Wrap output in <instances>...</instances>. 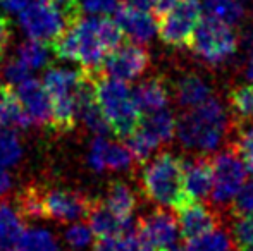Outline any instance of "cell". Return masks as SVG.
<instances>
[{"instance_id":"1","label":"cell","mask_w":253,"mask_h":251,"mask_svg":"<svg viewBox=\"0 0 253 251\" xmlns=\"http://www.w3.org/2000/svg\"><path fill=\"white\" fill-rule=\"evenodd\" d=\"M123 30L107 17H78L52 45L60 59L81 64L84 69H100L105 57L121 45Z\"/></svg>"},{"instance_id":"2","label":"cell","mask_w":253,"mask_h":251,"mask_svg":"<svg viewBox=\"0 0 253 251\" xmlns=\"http://www.w3.org/2000/svg\"><path fill=\"white\" fill-rule=\"evenodd\" d=\"M229 129V114L224 105L212 97L205 104L181 114L177 119L176 134L186 150L210 153L220 146Z\"/></svg>"},{"instance_id":"3","label":"cell","mask_w":253,"mask_h":251,"mask_svg":"<svg viewBox=\"0 0 253 251\" xmlns=\"http://www.w3.org/2000/svg\"><path fill=\"white\" fill-rule=\"evenodd\" d=\"M91 200L83 193L62 188L30 186L21 193V214L35 218H50L59 222H73L86 217Z\"/></svg>"},{"instance_id":"4","label":"cell","mask_w":253,"mask_h":251,"mask_svg":"<svg viewBox=\"0 0 253 251\" xmlns=\"http://www.w3.org/2000/svg\"><path fill=\"white\" fill-rule=\"evenodd\" d=\"M143 191L153 203L176 210L183 201L190 200L184 191L183 160L164 151L152 158L141 174Z\"/></svg>"},{"instance_id":"5","label":"cell","mask_w":253,"mask_h":251,"mask_svg":"<svg viewBox=\"0 0 253 251\" xmlns=\"http://www.w3.org/2000/svg\"><path fill=\"white\" fill-rule=\"evenodd\" d=\"M95 95L110 131L117 138L129 136L138 127L143 115L134 104L133 91H129L127 83L114 77H103L98 71L95 77Z\"/></svg>"},{"instance_id":"6","label":"cell","mask_w":253,"mask_h":251,"mask_svg":"<svg viewBox=\"0 0 253 251\" xmlns=\"http://www.w3.org/2000/svg\"><path fill=\"white\" fill-rule=\"evenodd\" d=\"M193 55L209 66H222L238 52V35L233 26L212 16L202 17L186 45Z\"/></svg>"},{"instance_id":"7","label":"cell","mask_w":253,"mask_h":251,"mask_svg":"<svg viewBox=\"0 0 253 251\" xmlns=\"http://www.w3.org/2000/svg\"><path fill=\"white\" fill-rule=\"evenodd\" d=\"M19 24L30 40L55 43L67 28V19L55 0H31L19 12Z\"/></svg>"},{"instance_id":"8","label":"cell","mask_w":253,"mask_h":251,"mask_svg":"<svg viewBox=\"0 0 253 251\" xmlns=\"http://www.w3.org/2000/svg\"><path fill=\"white\" fill-rule=\"evenodd\" d=\"M213 182H212V203L213 207H227L241 186L247 182V167L243 164L236 144H229L226 150L212 158Z\"/></svg>"},{"instance_id":"9","label":"cell","mask_w":253,"mask_h":251,"mask_svg":"<svg viewBox=\"0 0 253 251\" xmlns=\"http://www.w3.org/2000/svg\"><path fill=\"white\" fill-rule=\"evenodd\" d=\"M160 40L169 47H186L202 19L200 0H177L159 17Z\"/></svg>"},{"instance_id":"10","label":"cell","mask_w":253,"mask_h":251,"mask_svg":"<svg viewBox=\"0 0 253 251\" xmlns=\"http://www.w3.org/2000/svg\"><path fill=\"white\" fill-rule=\"evenodd\" d=\"M148 64L150 55L145 47L138 43H121L107 55L102 67L109 77L129 83L147 71Z\"/></svg>"},{"instance_id":"11","label":"cell","mask_w":253,"mask_h":251,"mask_svg":"<svg viewBox=\"0 0 253 251\" xmlns=\"http://www.w3.org/2000/svg\"><path fill=\"white\" fill-rule=\"evenodd\" d=\"M136 232L143 245L152 250H164L174 245L179 234V224L172 214L157 208L136 222Z\"/></svg>"},{"instance_id":"12","label":"cell","mask_w":253,"mask_h":251,"mask_svg":"<svg viewBox=\"0 0 253 251\" xmlns=\"http://www.w3.org/2000/svg\"><path fill=\"white\" fill-rule=\"evenodd\" d=\"M179 232L184 239H193L219 227V215L200 200H186L176 208Z\"/></svg>"},{"instance_id":"13","label":"cell","mask_w":253,"mask_h":251,"mask_svg":"<svg viewBox=\"0 0 253 251\" xmlns=\"http://www.w3.org/2000/svg\"><path fill=\"white\" fill-rule=\"evenodd\" d=\"M133 153L129 146L121 143L105 140L103 136H97L91 141L88 151V164L93 171H127L133 165Z\"/></svg>"},{"instance_id":"14","label":"cell","mask_w":253,"mask_h":251,"mask_svg":"<svg viewBox=\"0 0 253 251\" xmlns=\"http://www.w3.org/2000/svg\"><path fill=\"white\" fill-rule=\"evenodd\" d=\"M16 91L33 124L52 126V98L42 81L28 77L17 84Z\"/></svg>"},{"instance_id":"15","label":"cell","mask_w":253,"mask_h":251,"mask_svg":"<svg viewBox=\"0 0 253 251\" xmlns=\"http://www.w3.org/2000/svg\"><path fill=\"white\" fill-rule=\"evenodd\" d=\"M116 23L119 24L123 33L127 35L136 43L150 41L159 31V24L155 23V17L148 10H141L127 2L117 5Z\"/></svg>"},{"instance_id":"16","label":"cell","mask_w":253,"mask_h":251,"mask_svg":"<svg viewBox=\"0 0 253 251\" xmlns=\"http://www.w3.org/2000/svg\"><path fill=\"white\" fill-rule=\"evenodd\" d=\"M184 167V191L190 200H203L210 196L213 182L212 160L207 157H195L183 162Z\"/></svg>"},{"instance_id":"17","label":"cell","mask_w":253,"mask_h":251,"mask_svg":"<svg viewBox=\"0 0 253 251\" xmlns=\"http://www.w3.org/2000/svg\"><path fill=\"white\" fill-rule=\"evenodd\" d=\"M88 220L93 234L98 239L112 238V236H121L133 231V222H127L116 215L105 201H91L90 212H88Z\"/></svg>"},{"instance_id":"18","label":"cell","mask_w":253,"mask_h":251,"mask_svg":"<svg viewBox=\"0 0 253 251\" xmlns=\"http://www.w3.org/2000/svg\"><path fill=\"white\" fill-rule=\"evenodd\" d=\"M31 124L17 91L10 84H0V129H26Z\"/></svg>"},{"instance_id":"19","label":"cell","mask_w":253,"mask_h":251,"mask_svg":"<svg viewBox=\"0 0 253 251\" xmlns=\"http://www.w3.org/2000/svg\"><path fill=\"white\" fill-rule=\"evenodd\" d=\"M133 98L136 107L140 108L141 115L153 114V112L167 108L169 90H167L166 81H162L160 77H150L134 88Z\"/></svg>"},{"instance_id":"20","label":"cell","mask_w":253,"mask_h":251,"mask_svg":"<svg viewBox=\"0 0 253 251\" xmlns=\"http://www.w3.org/2000/svg\"><path fill=\"white\" fill-rule=\"evenodd\" d=\"M213 97L210 84L198 74H184L176 83V102L184 110L205 104Z\"/></svg>"},{"instance_id":"21","label":"cell","mask_w":253,"mask_h":251,"mask_svg":"<svg viewBox=\"0 0 253 251\" xmlns=\"http://www.w3.org/2000/svg\"><path fill=\"white\" fill-rule=\"evenodd\" d=\"M138 127L145 134H148L159 146H162V144L169 143L176 134L177 119L174 117V114L169 108H162L159 112L143 115Z\"/></svg>"},{"instance_id":"22","label":"cell","mask_w":253,"mask_h":251,"mask_svg":"<svg viewBox=\"0 0 253 251\" xmlns=\"http://www.w3.org/2000/svg\"><path fill=\"white\" fill-rule=\"evenodd\" d=\"M23 234L21 215L7 203H0V251H16Z\"/></svg>"},{"instance_id":"23","label":"cell","mask_w":253,"mask_h":251,"mask_svg":"<svg viewBox=\"0 0 253 251\" xmlns=\"http://www.w3.org/2000/svg\"><path fill=\"white\" fill-rule=\"evenodd\" d=\"M103 201L116 215L127 222H133V215L136 210V196L127 184L121 181L112 182L107 189V196Z\"/></svg>"},{"instance_id":"24","label":"cell","mask_w":253,"mask_h":251,"mask_svg":"<svg viewBox=\"0 0 253 251\" xmlns=\"http://www.w3.org/2000/svg\"><path fill=\"white\" fill-rule=\"evenodd\" d=\"M234 239L226 229L215 227L207 234L188 239L184 251H234Z\"/></svg>"},{"instance_id":"25","label":"cell","mask_w":253,"mask_h":251,"mask_svg":"<svg viewBox=\"0 0 253 251\" xmlns=\"http://www.w3.org/2000/svg\"><path fill=\"white\" fill-rule=\"evenodd\" d=\"M207 16L219 19L220 23L236 26L245 19V5L240 0H210L205 3Z\"/></svg>"},{"instance_id":"26","label":"cell","mask_w":253,"mask_h":251,"mask_svg":"<svg viewBox=\"0 0 253 251\" xmlns=\"http://www.w3.org/2000/svg\"><path fill=\"white\" fill-rule=\"evenodd\" d=\"M231 112L236 122L253 124V84H243L231 91L229 95Z\"/></svg>"},{"instance_id":"27","label":"cell","mask_w":253,"mask_h":251,"mask_svg":"<svg viewBox=\"0 0 253 251\" xmlns=\"http://www.w3.org/2000/svg\"><path fill=\"white\" fill-rule=\"evenodd\" d=\"M16 251H59L55 238L40 227L26 229Z\"/></svg>"},{"instance_id":"28","label":"cell","mask_w":253,"mask_h":251,"mask_svg":"<svg viewBox=\"0 0 253 251\" xmlns=\"http://www.w3.org/2000/svg\"><path fill=\"white\" fill-rule=\"evenodd\" d=\"M17 59L24 64L30 71L42 69L50 59V50L47 43H42L37 40H30L26 43L19 45L17 48Z\"/></svg>"},{"instance_id":"29","label":"cell","mask_w":253,"mask_h":251,"mask_svg":"<svg viewBox=\"0 0 253 251\" xmlns=\"http://www.w3.org/2000/svg\"><path fill=\"white\" fill-rule=\"evenodd\" d=\"M23 157L19 138L9 129H0V169L16 165Z\"/></svg>"},{"instance_id":"30","label":"cell","mask_w":253,"mask_h":251,"mask_svg":"<svg viewBox=\"0 0 253 251\" xmlns=\"http://www.w3.org/2000/svg\"><path fill=\"white\" fill-rule=\"evenodd\" d=\"M231 236H233L238 251L253 248V214L236 217Z\"/></svg>"},{"instance_id":"31","label":"cell","mask_w":253,"mask_h":251,"mask_svg":"<svg viewBox=\"0 0 253 251\" xmlns=\"http://www.w3.org/2000/svg\"><path fill=\"white\" fill-rule=\"evenodd\" d=\"M93 236L95 234H93V231H91V227H88V225H84V224H74L66 231L64 239H66L67 246H69L71 250L81 251L91 245Z\"/></svg>"},{"instance_id":"32","label":"cell","mask_w":253,"mask_h":251,"mask_svg":"<svg viewBox=\"0 0 253 251\" xmlns=\"http://www.w3.org/2000/svg\"><path fill=\"white\" fill-rule=\"evenodd\" d=\"M231 212L234 217L253 214V179L245 182L241 189L238 191L234 200L231 201Z\"/></svg>"},{"instance_id":"33","label":"cell","mask_w":253,"mask_h":251,"mask_svg":"<svg viewBox=\"0 0 253 251\" xmlns=\"http://www.w3.org/2000/svg\"><path fill=\"white\" fill-rule=\"evenodd\" d=\"M236 148L240 151L247 171L253 176V126L241 131L236 141Z\"/></svg>"},{"instance_id":"34","label":"cell","mask_w":253,"mask_h":251,"mask_svg":"<svg viewBox=\"0 0 253 251\" xmlns=\"http://www.w3.org/2000/svg\"><path fill=\"white\" fill-rule=\"evenodd\" d=\"M119 0H80L81 10L93 16H100V14H110L117 9Z\"/></svg>"},{"instance_id":"35","label":"cell","mask_w":253,"mask_h":251,"mask_svg":"<svg viewBox=\"0 0 253 251\" xmlns=\"http://www.w3.org/2000/svg\"><path fill=\"white\" fill-rule=\"evenodd\" d=\"M30 74H31V71L28 69V67L24 66V64L21 62L17 57L14 59V61L7 62V66L3 67V76H5V79L9 81V83H17V84H19L21 81L31 77Z\"/></svg>"},{"instance_id":"36","label":"cell","mask_w":253,"mask_h":251,"mask_svg":"<svg viewBox=\"0 0 253 251\" xmlns=\"http://www.w3.org/2000/svg\"><path fill=\"white\" fill-rule=\"evenodd\" d=\"M10 36H12V26H10L9 17L0 14V57H2L3 52L9 47Z\"/></svg>"},{"instance_id":"37","label":"cell","mask_w":253,"mask_h":251,"mask_svg":"<svg viewBox=\"0 0 253 251\" xmlns=\"http://www.w3.org/2000/svg\"><path fill=\"white\" fill-rule=\"evenodd\" d=\"M31 0H0V7L9 12H21Z\"/></svg>"},{"instance_id":"38","label":"cell","mask_w":253,"mask_h":251,"mask_svg":"<svg viewBox=\"0 0 253 251\" xmlns=\"http://www.w3.org/2000/svg\"><path fill=\"white\" fill-rule=\"evenodd\" d=\"M176 2L177 0H153V12H155L157 17H160L162 14H166Z\"/></svg>"},{"instance_id":"39","label":"cell","mask_w":253,"mask_h":251,"mask_svg":"<svg viewBox=\"0 0 253 251\" xmlns=\"http://www.w3.org/2000/svg\"><path fill=\"white\" fill-rule=\"evenodd\" d=\"M243 74L248 81L253 83V38H252V43H250V52H248V57H247V62H245V69H243Z\"/></svg>"},{"instance_id":"40","label":"cell","mask_w":253,"mask_h":251,"mask_svg":"<svg viewBox=\"0 0 253 251\" xmlns=\"http://www.w3.org/2000/svg\"><path fill=\"white\" fill-rule=\"evenodd\" d=\"M10 176L5 172V169H0V196L7 193V189L10 188Z\"/></svg>"},{"instance_id":"41","label":"cell","mask_w":253,"mask_h":251,"mask_svg":"<svg viewBox=\"0 0 253 251\" xmlns=\"http://www.w3.org/2000/svg\"><path fill=\"white\" fill-rule=\"evenodd\" d=\"M126 2L141 10H148V12L153 10V0H126Z\"/></svg>"},{"instance_id":"42","label":"cell","mask_w":253,"mask_h":251,"mask_svg":"<svg viewBox=\"0 0 253 251\" xmlns=\"http://www.w3.org/2000/svg\"><path fill=\"white\" fill-rule=\"evenodd\" d=\"M241 251H253V248H248V250H241Z\"/></svg>"},{"instance_id":"43","label":"cell","mask_w":253,"mask_h":251,"mask_svg":"<svg viewBox=\"0 0 253 251\" xmlns=\"http://www.w3.org/2000/svg\"><path fill=\"white\" fill-rule=\"evenodd\" d=\"M147 250H148V248H147Z\"/></svg>"}]
</instances>
